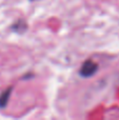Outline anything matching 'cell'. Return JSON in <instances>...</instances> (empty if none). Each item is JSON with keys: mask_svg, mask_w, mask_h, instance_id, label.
Segmentation results:
<instances>
[{"mask_svg": "<svg viewBox=\"0 0 119 120\" xmlns=\"http://www.w3.org/2000/svg\"><path fill=\"white\" fill-rule=\"evenodd\" d=\"M97 71H98V64L96 62H94L93 60H86L82 63L79 74L80 76L84 77V78H89V77L96 74Z\"/></svg>", "mask_w": 119, "mask_h": 120, "instance_id": "obj_1", "label": "cell"}, {"mask_svg": "<svg viewBox=\"0 0 119 120\" xmlns=\"http://www.w3.org/2000/svg\"><path fill=\"white\" fill-rule=\"evenodd\" d=\"M12 91H13V87L10 86L3 91L0 95V109H4L8 103V99L11 97V94H12Z\"/></svg>", "mask_w": 119, "mask_h": 120, "instance_id": "obj_2", "label": "cell"}]
</instances>
